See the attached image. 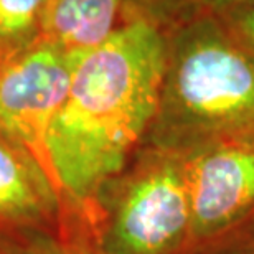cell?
I'll list each match as a JSON object with an SVG mask.
<instances>
[{
    "instance_id": "6da1fadb",
    "label": "cell",
    "mask_w": 254,
    "mask_h": 254,
    "mask_svg": "<svg viewBox=\"0 0 254 254\" xmlns=\"http://www.w3.org/2000/svg\"><path fill=\"white\" fill-rule=\"evenodd\" d=\"M165 35L145 22H124L81 55L48 150L64 216L93 226L103 187L144 144L159 106Z\"/></svg>"
},
{
    "instance_id": "7a4b0ae2",
    "label": "cell",
    "mask_w": 254,
    "mask_h": 254,
    "mask_svg": "<svg viewBox=\"0 0 254 254\" xmlns=\"http://www.w3.org/2000/svg\"><path fill=\"white\" fill-rule=\"evenodd\" d=\"M165 68L145 144L189 150L254 134V55L211 10L164 32Z\"/></svg>"
},
{
    "instance_id": "3957f363",
    "label": "cell",
    "mask_w": 254,
    "mask_h": 254,
    "mask_svg": "<svg viewBox=\"0 0 254 254\" xmlns=\"http://www.w3.org/2000/svg\"><path fill=\"white\" fill-rule=\"evenodd\" d=\"M93 231L104 254H185L191 200L184 152L142 144L99 191Z\"/></svg>"
},
{
    "instance_id": "277c9868",
    "label": "cell",
    "mask_w": 254,
    "mask_h": 254,
    "mask_svg": "<svg viewBox=\"0 0 254 254\" xmlns=\"http://www.w3.org/2000/svg\"><path fill=\"white\" fill-rule=\"evenodd\" d=\"M79 58L38 40L0 63V132L35 157L58 190L48 135Z\"/></svg>"
},
{
    "instance_id": "5b68a950",
    "label": "cell",
    "mask_w": 254,
    "mask_h": 254,
    "mask_svg": "<svg viewBox=\"0 0 254 254\" xmlns=\"http://www.w3.org/2000/svg\"><path fill=\"white\" fill-rule=\"evenodd\" d=\"M180 152L191 200L190 253L254 215V134L221 137Z\"/></svg>"
},
{
    "instance_id": "8992f818",
    "label": "cell",
    "mask_w": 254,
    "mask_h": 254,
    "mask_svg": "<svg viewBox=\"0 0 254 254\" xmlns=\"http://www.w3.org/2000/svg\"><path fill=\"white\" fill-rule=\"evenodd\" d=\"M64 201L38 160L0 132V236L55 233Z\"/></svg>"
},
{
    "instance_id": "52a82bcc",
    "label": "cell",
    "mask_w": 254,
    "mask_h": 254,
    "mask_svg": "<svg viewBox=\"0 0 254 254\" xmlns=\"http://www.w3.org/2000/svg\"><path fill=\"white\" fill-rule=\"evenodd\" d=\"M123 8L124 0H48L38 40L83 55L121 27Z\"/></svg>"
},
{
    "instance_id": "ba28073f",
    "label": "cell",
    "mask_w": 254,
    "mask_h": 254,
    "mask_svg": "<svg viewBox=\"0 0 254 254\" xmlns=\"http://www.w3.org/2000/svg\"><path fill=\"white\" fill-rule=\"evenodd\" d=\"M0 254H104L88 223L66 218L55 233L0 236Z\"/></svg>"
},
{
    "instance_id": "9c48e42d",
    "label": "cell",
    "mask_w": 254,
    "mask_h": 254,
    "mask_svg": "<svg viewBox=\"0 0 254 254\" xmlns=\"http://www.w3.org/2000/svg\"><path fill=\"white\" fill-rule=\"evenodd\" d=\"M48 0H0V58L38 42Z\"/></svg>"
},
{
    "instance_id": "30bf717a",
    "label": "cell",
    "mask_w": 254,
    "mask_h": 254,
    "mask_svg": "<svg viewBox=\"0 0 254 254\" xmlns=\"http://www.w3.org/2000/svg\"><path fill=\"white\" fill-rule=\"evenodd\" d=\"M210 10V0H124L123 23L145 22L162 32Z\"/></svg>"
},
{
    "instance_id": "8fae6325",
    "label": "cell",
    "mask_w": 254,
    "mask_h": 254,
    "mask_svg": "<svg viewBox=\"0 0 254 254\" xmlns=\"http://www.w3.org/2000/svg\"><path fill=\"white\" fill-rule=\"evenodd\" d=\"M187 254H254V215Z\"/></svg>"
},
{
    "instance_id": "7c38bea8",
    "label": "cell",
    "mask_w": 254,
    "mask_h": 254,
    "mask_svg": "<svg viewBox=\"0 0 254 254\" xmlns=\"http://www.w3.org/2000/svg\"><path fill=\"white\" fill-rule=\"evenodd\" d=\"M241 47L254 55V5H236L211 10Z\"/></svg>"
},
{
    "instance_id": "4fadbf2b",
    "label": "cell",
    "mask_w": 254,
    "mask_h": 254,
    "mask_svg": "<svg viewBox=\"0 0 254 254\" xmlns=\"http://www.w3.org/2000/svg\"><path fill=\"white\" fill-rule=\"evenodd\" d=\"M236 5H254V0H210V10H221Z\"/></svg>"
},
{
    "instance_id": "5bb4252c",
    "label": "cell",
    "mask_w": 254,
    "mask_h": 254,
    "mask_svg": "<svg viewBox=\"0 0 254 254\" xmlns=\"http://www.w3.org/2000/svg\"><path fill=\"white\" fill-rule=\"evenodd\" d=\"M0 63H2V58H0Z\"/></svg>"
}]
</instances>
